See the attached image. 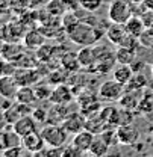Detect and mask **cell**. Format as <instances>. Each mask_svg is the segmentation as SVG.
I'll return each instance as SVG.
<instances>
[{
	"label": "cell",
	"mask_w": 153,
	"mask_h": 157,
	"mask_svg": "<svg viewBox=\"0 0 153 157\" xmlns=\"http://www.w3.org/2000/svg\"><path fill=\"white\" fill-rule=\"evenodd\" d=\"M53 53H55V48H53L52 45L42 44L39 48H37V58H38L39 60H42V62H47L49 59L53 56Z\"/></svg>",
	"instance_id": "4316f807"
},
{
	"label": "cell",
	"mask_w": 153,
	"mask_h": 157,
	"mask_svg": "<svg viewBox=\"0 0 153 157\" xmlns=\"http://www.w3.org/2000/svg\"><path fill=\"white\" fill-rule=\"evenodd\" d=\"M70 112L67 110V104L52 103V107L47 110V122L49 124H62Z\"/></svg>",
	"instance_id": "2e32d148"
},
{
	"label": "cell",
	"mask_w": 153,
	"mask_h": 157,
	"mask_svg": "<svg viewBox=\"0 0 153 157\" xmlns=\"http://www.w3.org/2000/svg\"><path fill=\"white\" fill-rule=\"evenodd\" d=\"M134 15L132 3L127 0H111L108 6V18L111 23L124 24L127 20Z\"/></svg>",
	"instance_id": "3957f363"
},
{
	"label": "cell",
	"mask_w": 153,
	"mask_h": 157,
	"mask_svg": "<svg viewBox=\"0 0 153 157\" xmlns=\"http://www.w3.org/2000/svg\"><path fill=\"white\" fill-rule=\"evenodd\" d=\"M77 59L82 68L91 70L93 63H97V55H96V48H93L91 45L82 47V50H79L77 53Z\"/></svg>",
	"instance_id": "e0dca14e"
},
{
	"label": "cell",
	"mask_w": 153,
	"mask_h": 157,
	"mask_svg": "<svg viewBox=\"0 0 153 157\" xmlns=\"http://www.w3.org/2000/svg\"><path fill=\"white\" fill-rule=\"evenodd\" d=\"M144 86H147V78L144 77L141 73H135L134 77L129 80V83L124 88H126V91H135V92H138Z\"/></svg>",
	"instance_id": "603a6c76"
},
{
	"label": "cell",
	"mask_w": 153,
	"mask_h": 157,
	"mask_svg": "<svg viewBox=\"0 0 153 157\" xmlns=\"http://www.w3.org/2000/svg\"><path fill=\"white\" fill-rule=\"evenodd\" d=\"M23 45L26 47V48H29V50H37L39 48L44 42H46V35L38 30V29H32V30H29V32H26L24 33V36H23Z\"/></svg>",
	"instance_id": "5bb4252c"
},
{
	"label": "cell",
	"mask_w": 153,
	"mask_h": 157,
	"mask_svg": "<svg viewBox=\"0 0 153 157\" xmlns=\"http://www.w3.org/2000/svg\"><path fill=\"white\" fill-rule=\"evenodd\" d=\"M139 17L146 23V27H153V9H146Z\"/></svg>",
	"instance_id": "d6a6232c"
},
{
	"label": "cell",
	"mask_w": 153,
	"mask_h": 157,
	"mask_svg": "<svg viewBox=\"0 0 153 157\" xmlns=\"http://www.w3.org/2000/svg\"><path fill=\"white\" fill-rule=\"evenodd\" d=\"M62 125L64 128L70 133V135H76L79 132H82L83 128H87V119L83 115L80 113H73L70 112L67 118L62 121Z\"/></svg>",
	"instance_id": "30bf717a"
},
{
	"label": "cell",
	"mask_w": 153,
	"mask_h": 157,
	"mask_svg": "<svg viewBox=\"0 0 153 157\" xmlns=\"http://www.w3.org/2000/svg\"><path fill=\"white\" fill-rule=\"evenodd\" d=\"M46 8H47L49 14L53 15V17H62L67 12L62 0H49V3L46 5Z\"/></svg>",
	"instance_id": "d4e9b609"
},
{
	"label": "cell",
	"mask_w": 153,
	"mask_h": 157,
	"mask_svg": "<svg viewBox=\"0 0 153 157\" xmlns=\"http://www.w3.org/2000/svg\"><path fill=\"white\" fill-rule=\"evenodd\" d=\"M20 85L17 83L12 74H2L0 76V95L9 100H15Z\"/></svg>",
	"instance_id": "ba28073f"
},
{
	"label": "cell",
	"mask_w": 153,
	"mask_h": 157,
	"mask_svg": "<svg viewBox=\"0 0 153 157\" xmlns=\"http://www.w3.org/2000/svg\"><path fill=\"white\" fill-rule=\"evenodd\" d=\"M126 88L123 83L117 82L115 78L112 80H106L99 86V97L105 101H120V98L123 97Z\"/></svg>",
	"instance_id": "277c9868"
},
{
	"label": "cell",
	"mask_w": 153,
	"mask_h": 157,
	"mask_svg": "<svg viewBox=\"0 0 153 157\" xmlns=\"http://www.w3.org/2000/svg\"><path fill=\"white\" fill-rule=\"evenodd\" d=\"M120 103L123 106V109H129V110H134L135 107H138L139 104V100L135 95V91H124L123 97L120 98Z\"/></svg>",
	"instance_id": "cb8c5ba5"
},
{
	"label": "cell",
	"mask_w": 153,
	"mask_h": 157,
	"mask_svg": "<svg viewBox=\"0 0 153 157\" xmlns=\"http://www.w3.org/2000/svg\"><path fill=\"white\" fill-rule=\"evenodd\" d=\"M135 59H136L135 48L126 47V45H118V48H117V52H115V60H117L118 63L131 65Z\"/></svg>",
	"instance_id": "d6986e66"
},
{
	"label": "cell",
	"mask_w": 153,
	"mask_h": 157,
	"mask_svg": "<svg viewBox=\"0 0 153 157\" xmlns=\"http://www.w3.org/2000/svg\"><path fill=\"white\" fill-rule=\"evenodd\" d=\"M105 36L108 38V41H109L111 44H114V45L118 47V45L124 41V38L127 36V32H126V29H124V24L111 23V24L108 26V29H106Z\"/></svg>",
	"instance_id": "7c38bea8"
},
{
	"label": "cell",
	"mask_w": 153,
	"mask_h": 157,
	"mask_svg": "<svg viewBox=\"0 0 153 157\" xmlns=\"http://www.w3.org/2000/svg\"><path fill=\"white\" fill-rule=\"evenodd\" d=\"M32 117L35 118L37 122H44L47 121V109H42V107H37L32 110Z\"/></svg>",
	"instance_id": "4dcf8cb0"
},
{
	"label": "cell",
	"mask_w": 153,
	"mask_h": 157,
	"mask_svg": "<svg viewBox=\"0 0 153 157\" xmlns=\"http://www.w3.org/2000/svg\"><path fill=\"white\" fill-rule=\"evenodd\" d=\"M117 137H118V144L135 145L139 139V132L131 124H121L117 128Z\"/></svg>",
	"instance_id": "9c48e42d"
},
{
	"label": "cell",
	"mask_w": 153,
	"mask_h": 157,
	"mask_svg": "<svg viewBox=\"0 0 153 157\" xmlns=\"http://www.w3.org/2000/svg\"><path fill=\"white\" fill-rule=\"evenodd\" d=\"M94 133L91 132V130H88V128H83L82 132H79L76 135H73V145L77 147L80 151H83V153H88L90 151V147H91V144H93V140H94Z\"/></svg>",
	"instance_id": "4fadbf2b"
},
{
	"label": "cell",
	"mask_w": 153,
	"mask_h": 157,
	"mask_svg": "<svg viewBox=\"0 0 153 157\" xmlns=\"http://www.w3.org/2000/svg\"><path fill=\"white\" fill-rule=\"evenodd\" d=\"M12 130H14L20 137H23V136H26V135H29V133H32V132L37 130V121H35V118L32 117V113H30V115H23V117L18 118V119L12 124Z\"/></svg>",
	"instance_id": "8fae6325"
},
{
	"label": "cell",
	"mask_w": 153,
	"mask_h": 157,
	"mask_svg": "<svg viewBox=\"0 0 153 157\" xmlns=\"http://www.w3.org/2000/svg\"><path fill=\"white\" fill-rule=\"evenodd\" d=\"M23 147L21 145H12V147H8L6 150L2 151V154L5 157H18L23 154Z\"/></svg>",
	"instance_id": "f546056e"
},
{
	"label": "cell",
	"mask_w": 153,
	"mask_h": 157,
	"mask_svg": "<svg viewBox=\"0 0 153 157\" xmlns=\"http://www.w3.org/2000/svg\"><path fill=\"white\" fill-rule=\"evenodd\" d=\"M2 47H3V41L0 39V53H2Z\"/></svg>",
	"instance_id": "ab89813d"
},
{
	"label": "cell",
	"mask_w": 153,
	"mask_h": 157,
	"mask_svg": "<svg viewBox=\"0 0 153 157\" xmlns=\"http://www.w3.org/2000/svg\"><path fill=\"white\" fill-rule=\"evenodd\" d=\"M24 48L26 47L20 45L17 42H3L0 56L5 59V60H8V62H15L21 56V53L24 52Z\"/></svg>",
	"instance_id": "9a60e30c"
},
{
	"label": "cell",
	"mask_w": 153,
	"mask_h": 157,
	"mask_svg": "<svg viewBox=\"0 0 153 157\" xmlns=\"http://www.w3.org/2000/svg\"><path fill=\"white\" fill-rule=\"evenodd\" d=\"M103 5V0H80V6L82 9H85L87 12H96L102 8Z\"/></svg>",
	"instance_id": "83f0119b"
},
{
	"label": "cell",
	"mask_w": 153,
	"mask_h": 157,
	"mask_svg": "<svg viewBox=\"0 0 153 157\" xmlns=\"http://www.w3.org/2000/svg\"><path fill=\"white\" fill-rule=\"evenodd\" d=\"M64 6L67 11H71V12H76L79 11L82 6H80V0H62Z\"/></svg>",
	"instance_id": "1f68e13d"
},
{
	"label": "cell",
	"mask_w": 153,
	"mask_h": 157,
	"mask_svg": "<svg viewBox=\"0 0 153 157\" xmlns=\"http://www.w3.org/2000/svg\"><path fill=\"white\" fill-rule=\"evenodd\" d=\"M6 124H8V121L5 118V113H3V110H0V130H5Z\"/></svg>",
	"instance_id": "e575fe53"
},
{
	"label": "cell",
	"mask_w": 153,
	"mask_h": 157,
	"mask_svg": "<svg viewBox=\"0 0 153 157\" xmlns=\"http://www.w3.org/2000/svg\"><path fill=\"white\" fill-rule=\"evenodd\" d=\"M152 76H153V63H152Z\"/></svg>",
	"instance_id": "60d3db41"
},
{
	"label": "cell",
	"mask_w": 153,
	"mask_h": 157,
	"mask_svg": "<svg viewBox=\"0 0 153 157\" xmlns=\"http://www.w3.org/2000/svg\"><path fill=\"white\" fill-rule=\"evenodd\" d=\"M39 132L46 142V147H65L70 136L62 124H47Z\"/></svg>",
	"instance_id": "7a4b0ae2"
},
{
	"label": "cell",
	"mask_w": 153,
	"mask_h": 157,
	"mask_svg": "<svg viewBox=\"0 0 153 157\" xmlns=\"http://www.w3.org/2000/svg\"><path fill=\"white\" fill-rule=\"evenodd\" d=\"M138 41H139V45L146 48H153V27H146Z\"/></svg>",
	"instance_id": "484cf974"
},
{
	"label": "cell",
	"mask_w": 153,
	"mask_h": 157,
	"mask_svg": "<svg viewBox=\"0 0 153 157\" xmlns=\"http://www.w3.org/2000/svg\"><path fill=\"white\" fill-rule=\"evenodd\" d=\"M9 0H0V5H8Z\"/></svg>",
	"instance_id": "f35d334b"
},
{
	"label": "cell",
	"mask_w": 153,
	"mask_h": 157,
	"mask_svg": "<svg viewBox=\"0 0 153 157\" xmlns=\"http://www.w3.org/2000/svg\"><path fill=\"white\" fill-rule=\"evenodd\" d=\"M127 2H131V3H143V0H127Z\"/></svg>",
	"instance_id": "74e56055"
},
{
	"label": "cell",
	"mask_w": 153,
	"mask_h": 157,
	"mask_svg": "<svg viewBox=\"0 0 153 157\" xmlns=\"http://www.w3.org/2000/svg\"><path fill=\"white\" fill-rule=\"evenodd\" d=\"M67 35L70 36V39L74 44L80 45V47H87V45H94L97 41L105 35V32L99 30L97 26H93V24L80 20L76 24V27L71 32H68Z\"/></svg>",
	"instance_id": "6da1fadb"
},
{
	"label": "cell",
	"mask_w": 153,
	"mask_h": 157,
	"mask_svg": "<svg viewBox=\"0 0 153 157\" xmlns=\"http://www.w3.org/2000/svg\"><path fill=\"white\" fill-rule=\"evenodd\" d=\"M35 92H37V98H38V100H49L52 89H50L47 85H38V83H37Z\"/></svg>",
	"instance_id": "f1b7e54d"
},
{
	"label": "cell",
	"mask_w": 153,
	"mask_h": 157,
	"mask_svg": "<svg viewBox=\"0 0 153 157\" xmlns=\"http://www.w3.org/2000/svg\"><path fill=\"white\" fill-rule=\"evenodd\" d=\"M124 29H126L127 35L135 36V38H139L141 33L146 29V23L143 21V18L139 15H132L131 18L124 23Z\"/></svg>",
	"instance_id": "ac0fdd59"
},
{
	"label": "cell",
	"mask_w": 153,
	"mask_h": 157,
	"mask_svg": "<svg viewBox=\"0 0 153 157\" xmlns=\"http://www.w3.org/2000/svg\"><path fill=\"white\" fill-rule=\"evenodd\" d=\"M134 70L131 65H123V63H118V67L114 68V78L117 82L123 83L124 86L129 83V80L134 77Z\"/></svg>",
	"instance_id": "7402d4cb"
},
{
	"label": "cell",
	"mask_w": 153,
	"mask_h": 157,
	"mask_svg": "<svg viewBox=\"0 0 153 157\" xmlns=\"http://www.w3.org/2000/svg\"><path fill=\"white\" fill-rule=\"evenodd\" d=\"M143 5L147 9H153V0H143Z\"/></svg>",
	"instance_id": "d590c367"
},
{
	"label": "cell",
	"mask_w": 153,
	"mask_h": 157,
	"mask_svg": "<svg viewBox=\"0 0 153 157\" xmlns=\"http://www.w3.org/2000/svg\"><path fill=\"white\" fill-rule=\"evenodd\" d=\"M73 98H74V94H73L71 88L65 83H59L52 89L49 101L56 103V104H68L73 101Z\"/></svg>",
	"instance_id": "52a82bcc"
},
{
	"label": "cell",
	"mask_w": 153,
	"mask_h": 157,
	"mask_svg": "<svg viewBox=\"0 0 153 157\" xmlns=\"http://www.w3.org/2000/svg\"><path fill=\"white\" fill-rule=\"evenodd\" d=\"M27 2H29V8H41L49 3V0H27Z\"/></svg>",
	"instance_id": "836d02e7"
},
{
	"label": "cell",
	"mask_w": 153,
	"mask_h": 157,
	"mask_svg": "<svg viewBox=\"0 0 153 157\" xmlns=\"http://www.w3.org/2000/svg\"><path fill=\"white\" fill-rule=\"evenodd\" d=\"M5 62H6V60L0 56V76L3 74V70H5Z\"/></svg>",
	"instance_id": "8d00e7d4"
},
{
	"label": "cell",
	"mask_w": 153,
	"mask_h": 157,
	"mask_svg": "<svg viewBox=\"0 0 153 157\" xmlns=\"http://www.w3.org/2000/svg\"><path fill=\"white\" fill-rule=\"evenodd\" d=\"M37 92H35V88L32 86H20L18 91H17V95H15V101L23 103V104H34L37 101Z\"/></svg>",
	"instance_id": "ffe728a7"
},
{
	"label": "cell",
	"mask_w": 153,
	"mask_h": 157,
	"mask_svg": "<svg viewBox=\"0 0 153 157\" xmlns=\"http://www.w3.org/2000/svg\"><path fill=\"white\" fill-rule=\"evenodd\" d=\"M109 144L103 139V136L99 133L94 136V140H93V144H91V147H90V154H93V156H105V154H108V151H109Z\"/></svg>",
	"instance_id": "44dd1931"
},
{
	"label": "cell",
	"mask_w": 153,
	"mask_h": 157,
	"mask_svg": "<svg viewBox=\"0 0 153 157\" xmlns=\"http://www.w3.org/2000/svg\"><path fill=\"white\" fill-rule=\"evenodd\" d=\"M20 86H32L37 85L41 80V73L38 68H17L15 73L12 74Z\"/></svg>",
	"instance_id": "5b68a950"
},
{
	"label": "cell",
	"mask_w": 153,
	"mask_h": 157,
	"mask_svg": "<svg viewBox=\"0 0 153 157\" xmlns=\"http://www.w3.org/2000/svg\"><path fill=\"white\" fill-rule=\"evenodd\" d=\"M21 147L24 148V151L30 153V154H38L39 151L46 147V142L41 136V132L35 130L29 135L21 137Z\"/></svg>",
	"instance_id": "8992f818"
}]
</instances>
